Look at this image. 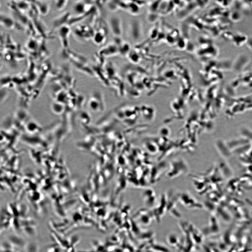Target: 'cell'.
I'll return each mask as SVG.
<instances>
[{"mask_svg": "<svg viewBox=\"0 0 252 252\" xmlns=\"http://www.w3.org/2000/svg\"><path fill=\"white\" fill-rule=\"evenodd\" d=\"M70 14L69 12L64 13L62 15L56 18L53 21L52 29L49 35L52 34L54 31L62 27L64 25H68L69 20Z\"/></svg>", "mask_w": 252, "mask_h": 252, "instance_id": "1", "label": "cell"}, {"mask_svg": "<svg viewBox=\"0 0 252 252\" xmlns=\"http://www.w3.org/2000/svg\"><path fill=\"white\" fill-rule=\"evenodd\" d=\"M69 25H64L58 29L59 37L63 49H68V37L70 33Z\"/></svg>", "mask_w": 252, "mask_h": 252, "instance_id": "2", "label": "cell"}, {"mask_svg": "<svg viewBox=\"0 0 252 252\" xmlns=\"http://www.w3.org/2000/svg\"><path fill=\"white\" fill-rule=\"evenodd\" d=\"M0 22L1 25L8 29H13L15 26V23L14 20L11 17L3 13L1 14Z\"/></svg>", "mask_w": 252, "mask_h": 252, "instance_id": "3", "label": "cell"}, {"mask_svg": "<svg viewBox=\"0 0 252 252\" xmlns=\"http://www.w3.org/2000/svg\"><path fill=\"white\" fill-rule=\"evenodd\" d=\"M33 2L37 8L39 14L44 16L47 15L49 10V5L47 2L40 1H36Z\"/></svg>", "mask_w": 252, "mask_h": 252, "instance_id": "4", "label": "cell"}, {"mask_svg": "<svg viewBox=\"0 0 252 252\" xmlns=\"http://www.w3.org/2000/svg\"><path fill=\"white\" fill-rule=\"evenodd\" d=\"M8 240L11 245L16 247H23L26 246L24 240L16 235H11L8 238Z\"/></svg>", "mask_w": 252, "mask_h": 252, "instance_id": "5", "label": "cell"}, {"mask_svg": "<svg viewBox=\"0 0 252 252\" xmlns=\"http://www.w3.org/2000/svg\"><path fill=\"white\" fill-rule=\"evenodd\" d=\"M13 4L19 10L24 11L29 10L30 7V1H14L12 2Z\"/></svg>", "mask_w": 252, "mask_h": 252, "instance_id": "6", "label": "cell"}, {"mask_svg": "<svg viewBox=\"0 0 252 252\" xmlns=\"http://www.w3.org/2000/svg\"><path fill=\"white\" fill-rule=\"evenodd\" d=\"M27 48L28 49L30 50V51L34 53L35 51H36V50L38 48V44L35 40L33 39H30L28 42Z\"/></svg>", "mask_w": 252, "mask_h": 252, "instance_id": "7", "label": "cell"}, {"mask_svg": "<svg viewBox=\"0 0 252 252\" xmlns=\"http://www.w3.org/2000/svg\"><path fill=\"white\" fill-rule=\"evenodd\" d=\"M68 1L63 0H57L55 1V6L57 9L59 11L63 10L68 3Z\"/></svg>", "mask_w": 252, "mask_h": 252, "instance_id": "8", "label": "cell"}, {"mask_svg": "<svg viewBox=\"0 0 252 252\" xmlns=\"http://www.w3.org/2000/svg\"><path fill=\"white\" fill-rule=\"evenodd\" d=\"M26 246L27 252H38V247L37 245L35 243H30Z\"/></svg>", "mask_w": 252, "mask_h": 252, "instance_id": "9", "label": "cell"}, {"mask_svg": "<svg viewBox=\"0 0 252 252\" xmlns=\"http://www.w3.org/2000/svg\"><path fill=\"white\" fill-rule=\"evenodd\" d=\"M32 226H27L24 228V231L26 234L29 236H33L35 233V231L34 228Z\"/></svg>", "mask_w": 252, "mask_h": 252, "instance_id": "10", "label": "cell"}, {"mask_svg": "<svg viewBox=\"0 0 252 252\" xmlns=\"http://www.w3.org/2000/svg\"><path fill=\"white\" fill-rule=\"evenodd\" d=\"M19 252H27L26 251H21Z\"/></svg>", "mask_w": 252, "mask_h": 252, "instance_id": "11", "label": "cell"}]
</instances>
